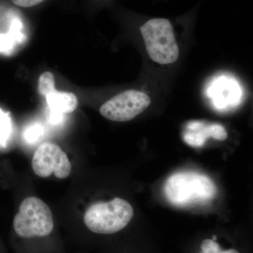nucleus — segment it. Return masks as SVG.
<instances>
[{"label": "nucleus", "mask_w": 253, "mask_h": 253, "mask_svg": "<svg viewBox=\"0 0 253 253\" xmlns=\"http://www.w3.org/2000/svg\"><path fill=\"white\" fill-rule=\"evenodd\" d=\"M134 216L132 206L126 200L115 198L108 202H96L86 209L84 223L91 233L113 235L123 230Z\"/></svg>", "instance_id": "f03ea898"}, {"label": "nucleus", "mask_w": 253, "mask_h": 253, "mask_svg": "<svg viewBox=\"0 0 253 253\" xmlns=\"http://www.w3.org/2000/svg\"><path fill=\"white\" fill-rule=\"evenodd\" d=\"M150 104L151 99L146 93L129 89L104 103L100 109V113L110 121L127 122L144 112Z\"/></svg>", "instance_id": "39448f33"}, {"label": "nucleus", "mask_w": 253, "mask_h": 253, "mask_svg": "<svg viewBox=\"0 0 253 253\" xmlns=\"http://www.w3.org/2000/svg\"><path fill=\"white\" fill-rule=\"evenodd\" d=\"M197 253H241L235 248H224L218 241V237L213 234L211 238H206L200 243Z\"/></svg>", "instance_id": "9d476101"}, {"label": "nucleus", "mask_w": 253, "mask_h": 253, "mask_svg": "<svg viewBox=\"0 0 253 253\" xmlns=\"http://www.w3.org/2000/svg\"><path fill=\"white\" fill-rule=\"evenodd\" d=\"M241 92L237 83L226 78H219L211 87V96L218 107L234 104L238 101Z\"/></svg>", "instance_id": "6e6552de"}, {"label": "nucleus", "mask_w": 253, "mask_h": 253, "mask_svg": "<svg viewBox=\"0 0 253 253\" xmlns=\"http://www.w3.org/2000/svg\"><path fill=\"white\" fill-rule=\"evenodd\" d=\"M141 33L149 57L161 65L175 62L179 50L170 21L166 18L150 19L141 26Z\"/></svg>", "instance_id": "20e7f679"}, {"label": "nucleus", "mask_w": 253, "mask_h": 253, "mask_svg": "<svg viewBox=\"0 0 253 253\" xmlns=\"http://www.w3.org/2000/svg\"><path fill=\"white\" fill-rule=\"evenodd\" d=\"M13 227L16 235L25 241L49 237L54 230V218L49 206L37 197H28L20 205Z\"/></svg>", "instance_id": "7ed1b4c3"}, {"label": "nucleus", "mask_w": 253, "mask_h": 253, "mask_svg": "<svg viewBox=\"0 0 253 253\" xmlns=\"http://www.w3.org/2000/svg\"><path fill=\"white\" fill-rule=\"evenodd\" d=\"M165 194L176 206L206 203L217 194V188L208 176L192 172H178L168 178Z\"/></svg>", "instance_id": "f257e3e1"}, {"label": "nucleus", "mask_w": 253, "mask_h": 253, "mask_svg": "<svg viewBox=\"0 0 253 253\" xmlns=\"http://www.w3.org/2000/svg\"><path fill=\"white\" fill-rule=\"evenodd\" d=\"M45 0H11L14 4L23 8H30L41 4Z\"/></svg>", "instance_id": "9b49d317"}, {"label": "nucleus", "mask_w": 253, "mask_h": 253, "mask_svg": "<svg viewBox=\"0 0 253 253\" xmlns=\"http://www.w3.org/2000/svg\"><path fill=\"white\" fill-rule=\"evenodd\" d=\"M32 168L36 175L46 178L54 174L58 179L70 175L72 166L66 153L54 143L42 144L33 154Z\"/></svg>", "instance_id": "423d86ee"}, {"label": "nucleus", "mask_w": 253, "mask_h": 253, "mask_svg": "<svg viewBox=\"0 0 253 253\" xmlns=\"http://www.w3.org/2000/svg\"><path fill=\"white\" fill-rule=\"evenodd\" d=\"M44 96L46 104L54 112L71 113L77 109L78 99L73 93L56 91L54 87L50 89Z\"/></svg>", "instance_id": "1a4fd4ad"}, {"label": "nucleus", "mask_w": 253, "mask_h": 253, "mask_svg": "<svg viewBox=\"0 0 253 253\" xmlns=\"http://www.w3.org/2000/svg\"><path fill=\"white\" fill-rule=\"evenodd\" d=\"M225 128L217 123H206L201 121H193L188 123L183 139L186 144L194 147L204 146L207 139L212 137L217 140H225L227 138Z\"/></svg>", "instance_id": "0eeeda50"}]
</instances>
